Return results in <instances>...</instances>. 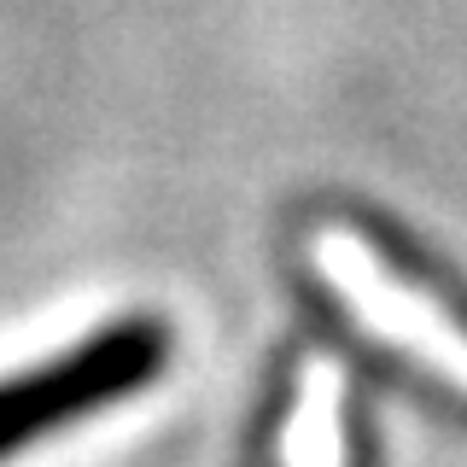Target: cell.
<instances>
[{"label":"cell","instance_id":"obj_1","mask_svg":"<svg viewBox=\"0 0 467 467\" xmlns=\"http://www.w3.org/2000/svg\"><path fill=\"white\" fill-rule=\"evenodd\" d=\"M310 263L321 286L362 321V333L391 345L403 362L427 368L438 386L467 398V304L462 292L438 286L427 269H415L391 245L368 240L357 228H316Z\"/></svg>","mask_w":467,"mask_h":467},{"label":"cell","instance_id":"obj_2","mask_svg":"<svg viewBox=\"0 0 467 467\" xmlns=\"http://www.w3.org/2000/svg\"><path fill=\"white\" fill-rule=\"evenodd\" d=\"M170 362V327L158 316H123L77 350L0 379V462L29 450L36 438L65 432L70 420L111 409L146 391Z\"/></svg>","mask_w":467,"mask_h":467},{"label":"cell","instance_id":"obj_3","mask_svg":"<svg viewBox=\"0 0 467 467\" xmlns=\"http://www.w3.org/2000/svg\"><path fill=\"white\" fill-rule=\"evenodd\" d=\"M281 456H286V467H339V379L321 362L304 374Z\"/></svg>","mask_w":467,"mask_h":467}]
</instances>
